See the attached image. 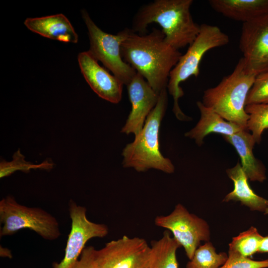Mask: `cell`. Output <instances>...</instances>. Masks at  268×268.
<instances>
[{
	"instance_id": "obj_1",
	"label": "cell",
	"mask_w": 268,
	"mask_h": 268,
	"mask_svg": "<svg viewBox=\"0 0 268 268\" xmlns=\"http://www.w3.org/2000/svg\"><path fill=\"white\" fill-rule=\"evenodd\" d=\"M162 30L140 35L131 32L121 45L123 60L148 82L158 94L167 87L170 73L182 53L165 40Z\"/></svg>"
},
{
	"instance_id": "obj_2",
	"label": "cell",
	"mask_w": 268,
	"mask_h": 268,
	"mask_svg": "<svg viewBox=\"0 0 268 268\" xmlns=\"http://www.w3.org/2000/svg\"><path fill=\"white\" fill-rule=\"evenodd\" d=\"M193 0H155L141 6L133 17V32L142 35L152 23H157L165 34L166 42L179 50L190 46L200 31L190 11Z\"/></svg>"
},
{
	"instance_id": "obj_3",
	"label": "cell",
	"mask_w": 268,
	"mask_h": 268,
	"mask_svg": "<svg viewBox=\"0 0 268 268\" xmlns=\"http://www.w3.org/2000/svg\"><path fill=\"white\" fill-rule=\"evenodd\" d=\"M167 105L166 88L160 92L157 103L147 117L141 132L123 148L124 167L132 168L139 172L151 169L167 174L174 172V165L162 154L159 147V129Z\"/></svg>"
},
{
	"instance_id": "obj_4",
	"label": "cell",
	"mask_w": 268,
	"mask_h": 268,
	"mask_svg": "<svg viewBox=\"0 0 268 268\" xmlns=\"http://www.w3.org/2000/svg\"><path fill=\"white\" fill-rule=\"evenodd\" d=\"M256 76L247 70L241 58L231 74L204 91L201 102L225 120L247 130L249 115L245 111L246 101Z\"/></svg>"
},
{
	"instance_id": "obj_5",
	"label": "cell",
	"mask_w": 268,
	"mask_h": 268,
	"mask_svg": "<svg viewBox=\"0 0 268 268\" xmlns=\"http://www.w3.org/2000/svg\"><path fill=\"white\" fill-rule=\"evenodd\" d=\"M228 36L217 26L200 25V31L186 53L182 55L170 73L167 91L173 98V112L180 121H189L192 118L186 115L179 107V99L184 94L180 83L191 76L197 77L200 73V64L204 55L209 50L227 45Z\"/></svg>"
},
{
	"instance_id": "obj_6",
	"label": "cell",
	"mask_w": 268,
	"mask_h": 268,
	"mask_svg": "<svg viewBox=\"0 0 268 268\" xmlns=\"http://www.w3.org/2000/svg\"><path fill=\"white\" fill-rule=\"evenodd\" d=\"M0 237L24 229L32 230L47 240L57 239L61 234L59 223L52 214L39 207L20 204L11 196L0 201Z\"/></svg>"
},
{
	"instance_id": "obj_7",
	"label": "cell",
	"mask_w": 268,
	"mask_h": 268,
	"mask_svg": "<svg viewBox=\"0 0 268 268\" xmlns=\"http://www.w3.org/2000/svg\"><path fill=\"white\" fill-rule=\"evenodd\" d=\"M81 14L88 32L90 48L88 51L127 85L137 72L124 62L121 54V45L129 36L131 29L126 28L116 34H109L95 24L85 10H82Z\"/></svg>"
},
{
	"instance_id": "obj_8",
	"label": "cell",
	"mask_w": 268,
	"mask_h": 268,
	"mask_svg": "<svg viewBox=\"0 0 268 268\" xmlns=\"http://www.w3.org/2000/svg\"><path fill=\"white\" fill-rule=\"evenodd\" d=\"M155 224L170 231L173 238L184 249L192 259L201 241L210 239V227L203 219L190 213L182 204L178 203L168 215L156 217Z\"/></svg>"
},
{
	"instance_id": "obj_9",
	"label": "cell",
	"mask_w": 268,
	"mask_h": 268,
	"mask_svg": "<svg viewBox=\"0 0 268 268\" xmlns=\"http://www.w3.org/2000/svg\"><path fill=\"white\" fill-rule=\"evenodd\" d=\"M151 248L142 238H121L96 250L97 268H150Z\"/></svg>"
},
{
	"instance_id": "obj_10",
	"label": "cell",
	"mask_w": 268,
	"mask_h": 268,
	"mask_svg": "<svg viewBox=\"0 0 268 268\" xmlns=\"http://www.w3.org/2000/svg\"><path fill=\"white\" fill-rule=\"evenodd\" d=\"M86 208L79 205L72 200L68 202V211L71 220L64 258L58 263L53 262V268H71L78 260L88 240L103 238L109 233L104 224L90 221L86 216Z\"/></svg>"
},
{
	"instance_id": "obj_11",
	"label": "cell",
	"mask_w": 268,
	"mask_h": 268,
	"mask_svg": "<svg viewBox=\"0 0 268 268\" xmlns=\"http://www.w3.org/2000/svg\"><path fill=\"white\" fill-rule=\"evenodd\" d=\"M239 48L249 71L256 76L268 71V14L243 23Z\"/></svg>"
},
{
	"instance_id": "obj_12",
	"label": "cell",
	"mask_w": 268,
	"mask_h": 268,
	"mask_svg": "<svg viewBox=\"0 0 268 268\" xmlns=\"http://www.w3.org/2000/svg\"><path fill=\"white\" fill-rule=\"evenodd\" d=\"M127 86L132 109L121 132L135 136L141 132L147 117L156 106L159 94L137 72Z\"/></svg>"
},
{
	"instance_id": "obj_13",
	"label": "cell",
	"mask_w": 268,
	"mask_h": 268,
	"mask_svg": "<svg viewBox=\"0 0 268 268\" xmlns=\"http://www.w3.org/2000/svg\"><path fill=\"white\" fill-rule=\"evenodd\" d=\"M78 62L85 79L97 95L114 104L121 101L124 85L121 80L100 66L88 51L80 53Z\"/></svg>"
},
{
	"instance_id": "obj_14",
	"label": "cell",
	"mask_w": 268,
	"mask_h": 268,
	"mask_svg": "<svg viewBox=\"0 0 268 268\" xmlns=\"http://www.w3.org/2000/svg\"><path fill=\"white\" fill-rule=\"evenodd\" d=\"M235 148L241 160V166L248 180L262 183L267 179L266 170L263 163L257 159L253 149L256 141L247 130L230 135H222Z\"/></svg>"
},
{
	"instance_id": "obj_15",
	"label": "cell",
	"mask_w": 268,
	"mask_h": 268,
	"mask_svg": "<svg viewBox=\"0 0 268 268\" xmlns=\"http://www.w3.org/2000/svg\"><path fill=\"white\" fill-rule=\"evenodd\" d=\"M201 117L194 128L185 134L186 137L195 140L201 146L204 138L211 133L230 135L241 130H246L237 124L227 121L211 109L205 107L201 101H197Z\"/></svg>"
},
{
	"instance_id": "obj_16",
	"label": "cell",
	"mask_w": 268,
	"mask_h": 268,
	"mask_svg": "<svg viewBox=\"0 0 268 268\" xmlns=\"http://www.w3.org/2000/svg\"><path fill=\"white\" fill-rule=\"evenodd\" d=\"M24 23L30 31L43 37L65 43L78 42L77 33L69 21L63 14L27 18Z\"/></svg>"
},
{
	"instance_id": "obj_17",
	"label": "cell",
	"mask_w": 268,
	"mask_h": 268,
	"mask_svg": "<svg viewBox=\"0 0 268 268\" xmlns=\"http://www.w3.org/2000/svg\"><path fill=\"white\" fill-rule=\"evenodd\" d=\"M208 3L217 12L243 23L268 14V0H210Z\"/></svg>"
},
{
	"instance_id": "obj_18",
	"label": "cell",
	"mask_w": 268,
	"mask_h": 268,
	"mask_svg": "<svg viewBox=\"0 0 268 268\" xmlns=\"http://www.w3.org/2000/svg\"><path fill=\"white\" fill-rule=\"evenodd\" d=\"M226 172L233 182L234 189L225 197L223 201H240L251 210L264 213L268 206V200L257 195L251 188L248 178L239 162Z\"/></svg>"
},
{
	"instance_id": "obj_19",
	"label": "cell",
	"mask_w": 268,
	"mask_h": 268,
	"mask_svg": "<svg viewBox=\"0 0 268 268\" xmlns=\"http://www.w3.org/2000/svg\"><path fill=\"white\" fill-rule=\"evenodd\" d=\"M150 246V268H178L176 253L181 246L169 231L165 230L159 240L152 241Z\"/></svg>"
},
{
	"instance_id": "obj_20",
	"label": "cell",
	"mask_w": 268,
	"mask_h": 268,
	"mask_svg": "<svg viewBox=\"0 0 268 268\" xmlns=\"http://www.w3.org/2000/svg\"><path fill=\"white\" fill-rule=\"evenodd\" d=\"M227 258L228 254L217 253L209 241L197 249L192 259L186 264V268H220Z\"/></svg>"
},
{
	"instance_id": "obj_21",
	"label": "cell",
	"mask_w": 268,
	"mask_h": 268,
	"mask_svg": "<svg viewBox=\"0 0 268 268\" xmlns=\"http://www.w3.org/2000/svg\"><path fill=\"white\" fill-rule=\"evenodd\" d=\"M54 166L52 161L46 160L39 164H34L25 160L20 150H17L10 161L2 160L0 163V178L8 177L16 171L28 173L31 170L39 169L47 171L52 170Z\"/></svg>"
},
{
	"instance_id": "obj_22",
	"label": "cell",
	"mask_w": 268,
	"mask_h": 268,
	"mask_svg": "<svg viewBox=\"0 0 268 268\" xmlns=\"http://www.w3.org/2000/svg\"><path fill=\"white\" fill-rule=\"evenodd\" d=\"M245 111L249 115L247 130L251 132L256 142L260 143L264 131L268 129V103L246 105Z\"/></svg>"
},
{
	"instance_id": "obj_23",
	"label": "cell",
	"mask_w": 268,
	"mask_h": 268,
	"mask_svg": "<svg viewBox=\"0 0 268 268\" xmlns=\"http://www.w3.org/2000/svg\"><path fill=\"white\" fill-rule=\"evenodd\" d=\"M263 237L256 227L251 226L233 237L229 244V249L238 252L244 257H250L258 253Z\"/></svg>"
},
{
	"instance_id": "obj_24",
	"label": "cell",
	"mask_w": 268,
	"mask_h": 268,
	"mask_svg": "<svg viewBox=\"0 0 268 268\" xmlns=\"http://www.w3.org/2000/svg\"><path fill=\"white\" fill-rule=\"evenodd\" d=\"M268 103V71L258 75L247 97L246 105Z\"/></svg>"
},
{
	"instance_id": "obj_25",
	"label": "cell",
	"mask_w": 268,
	"mask_h": 268,
	"mask_svg": "<svg viewBox=\"0 0 268 268\" xmlns=\"http://www.w3.org/2000/svg\"><path fill=\"white\" fill-rule=\"evenodd\" d=\"M220 268H268V259L253 260L229 249L227 260Z\"/></svg>"
},
{
	"instance_id": "obj_26",
	"label": "cell",
	"mask_w": 268,
	"mask_h": 268,
	"mask_svg": "<svg viewBox=\"0 0 268 268\" xmlns=\"http://www.w3.org/2000/svg\"><path fill=\"white\" fill-rule=\"evenodd\" d=\"M96 249L92 246L85 247L79 259L71 268H97L95 260Z\"/></svg>"
},
{
	"instance_id": "obj_27",
	"label": "cell",
	"mask_w": 268,
	"mask_h": 268,
	"mask_svg": "<svg viewBox=\"0 0 268 268\" xmlns=\"http://www.w3.org/2000/svg\"><path fill=\"white\" fill-rule=\"evenodd\" d=\"M258 253H268V236L263 237L259 246Z\"/></svg>"
},
{
	"instance_id": "obj_28",
	"label": "cell",
	"mask_w": 268,
	"mask_h": 268,
	"mask_svg": "<svg viewBox=\"0 0 268 268\" xmlns=\"http://www.w3.org/2000/svg\"><path fill=\"white\" fill-rule=\"evenodd\" d=\"M0 256L2 257H6L8 258H12V255L11 251L7 248H3L0 246Z\"/></svg>"
},
{
	"instance_id": "obj_29",
	"label": "cell",
	"mask_w": 268,
	"mask_h": 268,
	"mask_svg": "<svg viewBox=\"0 0 268 268\" xmlns=\"http://www.w3.org/2000/svg\"><path fill=\"white\" fill-rule=\"evenodd\" d=\"M265 214H268V206L265 212L264 213Z\"/></svg>"
}]
</instances>
